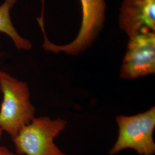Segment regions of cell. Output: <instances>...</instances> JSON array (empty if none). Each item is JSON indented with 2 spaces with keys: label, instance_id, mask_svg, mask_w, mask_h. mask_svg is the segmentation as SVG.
<instances>
[{
  "label": "cell",
  "instance_id": "8",
  "mask_svg": "<svg viewBox=\"0 0 155 155\" xmlns=\"http://www.w3.org/2000/svg\"><path fill=\"white\" fill-rule=\"evenodd\" d=\"M0 155H20L17 153H13L5 147L0 145Z\"/></svg>",
  "mask_w": 155,
  "mask_h": 155
},
{
  "label": "cell",
  "instance_id": "6",
  "mask_svg": "<svg viewBox=\"0 0 155 155\" xmlns=\"http://www.w3.org/2000/svg\"><path fill=\"white\" fill-rule=\"evenodd\" d=\"M119 24L129 37L144 28L155 31V0H124Z\"/></svg>",
  "mask_w": 155,
  "mask_h": 155
},
{
  "label": "cell",
  "instance_id": "4",
  "mask_svg": "<svg viewBox=\"0 0 155 155\" xmlns=\"http://www.w3.org/2000/svg\"><path fill=\"white\" fill-rule=\"evenodd\" d=\"M82 9V20L77 37L71 43L58 45L52 43L47 38L45 30L43 45L45 50L58 54L78 55L90 47L103 27L105 19V0H81Z\"/></svg>",
  "mask_w": 155,
  "mask_h": 155
},
{
  "label": "cell",
  "instance_id": "1",
  "mask_svg": "<svg viewBox=\"0 0 155 155\" xmlns=\"http://www.w3.org/2000/svg\"><path fill=\"white\" fill-rule=\"evenodd\" d=\"M0 127L15 138L35 118V107L30 101L28 84L0 69Z\"/></svg>",
  "mask_w": 155,
  "mask_h": 155
},
{
  "label": "cell",
  "instance_id": "3",
  "mask_svg": "<svg viewBox=\"0 0 155 155\" xmlns=\"http://www.w3.org/2000/svg\"><path fill=\"white\" fill-rule=\"evenodd\" d=\"M116 121L119 127L118 136L109 152L110 155H116L127 149L133 150L139 155L155 154V106L137 115L118 116Z\"/></svg>",
  "mask_w": 155,
  "mask_h": 155
},
{
  "label": "cell",
  "instance_id": "5",
  "mask_svg": "<svg viewBox=\"0 0 155 155\" xmlns=\"http://www.w3.org/2000/svg\"><path fill=\"white\" fill-rule=\"evenodd\" d=\"M129 38L120 77L133 79L155 74V31L144 28Z\"/></svg>",
  "mask_w": 155,
  "mask_h": 155
},
{
  "label": "cell",
  "instance_id": "9",
  "mask_svg": "<svg viewBox=\"0 0 155 155\" xmlns=\"http://www.w3.org/2000/svg\"><path fill=\"white\" fill-rule=\"evenodd\" d=\"M2 132H3V131H2V130L1 129V128L0 127V140H1V137H2Z\"/></svg>",
  "mask_w": 155,
  "mask_h": 155
},
{
  "label": "cell",
  "instance_id": "7",
  "mask_svg": "<svg viewBox=\"0 0 155 155\" xmlns=\"http://www.w3.org/2000/svg\"><path fill=\"white\" fill-rule=\"evenodd\" d=\"M16 2L17 0H5L0 5V32L7 35L17 49L30 50L32 47L31 43L18 33L12 22L11 11Z\"/></svg>",
  "mask_w": 155,
  "mask_h": 155
},
{
  "label": "cell",
  "instance_id": "2",
  "mask_svg": "<svg viewBox=\"0 0 155 155\" xmlns=\"http://www.w3.org/2000/svg\"><path fill=\"white\" fill-rule=\"evenodd\" d=\"M66 120L47 116L34 118L12 140L20 155H66L54 139L66 127Z\"/></svg>",
  "mask_w": 155,
  "mask_h": 155
}]
</instances>
